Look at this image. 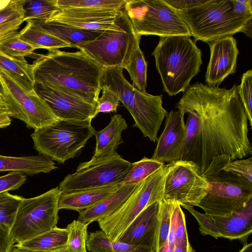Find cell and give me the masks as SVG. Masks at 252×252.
Wrapping results in <instances>:
<instances>
[{
    "label": "cell",
    "instance_id": "cell-44",
    "mask_svg": "<svg viewBox=\"0 0 252 252\" xmlns=\"http://www.w3.org/2000/svg\"><path fill=\"white\" fill-rule=\"evenodd\" d=\"M26 179V176L20 172H11L0 177V193L19 189Z\"/></svg>",
    "mask_w": 252,
    "mask_h": 252
},
{
    "label": "cell",
    "instance_id": "cell-25",
    "mask_svg": "<svg viewBox=\"0 0 252 252\" xmlns=\"http://www.w3.org/2000/svg\"><path fill=\"white\" fill-rule=\"evenodd\" d=\"M31 21L45 32L68 43L71 47L74 45L93 40L102 32L77 29L54 22Z\"/></svg>",
    "mask_w": 252,
    "mask_h": 252
},
{
    "label": "cell",
    "instance_id": "cell-10",
    "mask_svg": "<svg viewBox=\"0 0 252 252\" xmlns=\"http://www.w3.org/2000/svg\"><path fill=\"white\" fill-rule=\"evenodd\" d=\"M141 37L135 32L124 9L119 30L103 31L94 39L71 47L82 51L104 68L121 66L124 69L132 53L140 46Z\"/></svg>",
    "mask_w": 252,
    "mask_h": 252
},
{
    "label": "cell",
    "instance_id": "cell-4",
    "mask_svg": "<svg viewBox=\"0 0 252 252\" xmlns=\"http://www.w3.org/2000/svg\"><path fill=\"white\" fill-rule=\"evenodd\" d=\"M100 86L114 93L134 119L133 127L138 128L150 141L158 140V133L167 114L162 106V95H154L140 92L125 78L121 66L105 68Z\"/></svg>",
    "mask_w": 252,
    "mask_h": 252
},
{
    "label": "cell",
    "instance_id": "cell-29",
    "mask_svg": "<svg viewBox=\"0 0 252 252\" xmlns=\"http://www.w3.org/2000/svg\"><path fill=\"white\" fill-rule=\"evenodd\" d=\"M0 68L13 76L27 88H33L32 65L24 58H13L0 52Z\"/></svg>",
    "mask_w": 252,
    "mask_h": 252
},
{
    "label": "cell",
    "instance_id": "cell-6",
    "mask_svg": "<svg viewBox=\"0 0 252 252\" xmlns=\"http://www.w3.org/2000/svg\"><path fill=\"white\" fill-rule=\"evenodd\" d=\"M177 11L187 25L194 42L200 40L208 43L238 32L252 37V18L235 15L232 0H208L201 5Z\"/></svg>",
    "mask_w": 252,
    "mask_h": 252
},
{
    "label": "cell",
    "instance_id": "cell-23",
    "mask_svg": "<svg viewBox=\"0 0 252 252\" xmlns=\"http://www.w3.org/2000/svg\"><path fill=\"white\" fill-rule=\"evenodd\" d=\"M122 184L112 185L102 188L61 193L58 208L78 212L90 208L113 193Z\"/></svg>",
    "mask_w": 252,
    "mask_h": 252
},
{
    "label": "cell",
    "instance_id": "cell-36",
    "mask_svg": "<svg viewBox=\"0 0 252 252\" xmlns=\"http://www.w3.org/2000/svg\"><path fill=\"white\" fill-rule=\"evenodd\" d=\"M23 197L8 191L0 193V223L10 230Z\"/></svg>",
    "mask_w": 252,
    "mask_h": 252
},
{
    "label": "cell",
    "instance_id": "cell-27",
    "mask_svg": "<svg viewBox=\"0 0 252 252\" xmlns=\"http://www.w3.org/2000/svg\"><path fill=\"white\" fill-rule=\"evenodd\" d=\"M67 240L66 229L56 226L32 239L17 243L14 247L28 251L49 250L66 245Z\"/></svg>",
    "mask_w": 252,
    "mask_h": 252
},
{
    "label": "cell",
    "instance_id": "cell-50",
    "mask_svg": "<svg viewBox=\"0 0 252 252\" xmlns=\"http://www.w3.org/2000/svg\"><path fill=\"white\" fill-rule=\"evenodd\" d=\"M11 123V117L8 115L6 103L3 96L0 94V128L9 126Z\"/></svg>",
    "mask_w": 252,
    "mask_h": 252
},
{
    "label": "cell",
    "instance_id": "cell-22",
    "mask_svg": "<svg viewBox=\"0 0 252 252\" xmlns=\"http://www.w3.org/2000/svg\"><path fill=\"white\" fill-rule=\"evenodd\" d=\"M139 185L122 184L113 193L94 206L79 212L77 220L90 224L109 216L126 201Z\"/></svg>",
    "mask_w": 252,
    "mask_h": 252
},
{
    "label": "cell",
    "instance_id": "cell-24",
    "mask_svg": "<svg viewBox=\"0 0 252 252\" xmlns=\"http://www.w3.org/2000/svg\"><path fill=\"white\" fill-rule=\"evenodd\" d=\"M57 168L52 159L41 154L20 157L0 155V172H20L32 176L48 173Z\"/></svg>",
    "mask_w": 252,
    "mask_h": 252
},
{
    "label": "cell",
    "instance_id": "cell-48",
    "mask_svg": "<svg viewBox=\"0 0 252 252\" xmlns=\"http://www.w3.org/2000/svg\"><path fill=\"white\" fill-rule=\"evenodd\" d=\"M14 244L10 230L0 223V252H11Z\"/></svg>",
    "mask_w": 252,
    "mask_h": 252
},
{
    "label": "cell",
    "instance_id": "cell-39",
    "mask_svg": "<svg viewBox=\"0 0 252 252\" xmlns=\"http://www.w3.org/2000/svg\"><path fill=\"white\" fill-rule=\"evenodd\" d=\"M238 95L243 104L247 115L248 121L252 126V70H247L244 73L241 78V83L237 86Z\"/></svg>",
    "mask_w": 252,
    "mask_h": 252
},
{
    "label": "cell",
    "instance_id": "cell-8",
    "mask_svg": "<svg viewBox=\"0 0 252 252\" xmlns=\"http://www.w3.org/2000/svg\"><path fill=\"white\" fill-rule=\"evenodd\" d=\"M172 163L164 164L141 182L112 214L98 221L112 241H117L134 219L146 207L163 200L165 178Z\"/></svg>",
    "mask_w": 252,
    "mask_h": 252
},
{
    "label": "cell",
    "instance_id": "cell-38",
    "mask_svg": "<svg viewBox=\"0 0 252 252\" xmlns=\"http://www.w3.org/2000/svg\"><path fill=\"white\" fill-rule=\"evenodd\" d=\"M89 223L73 220L65 227L68 232V245L72 250L81 251L86 250Z\"/></svg>",
    "mask_w": 252,
    "mask_h": 252
},
{
    "label": "cell",
    "instance_id": "cell-52",
    "mask_svg": "<svg viewBox=\"0 0 252 252\" xmlns=\"http://www.w3.org/2000/svg\"><path fill=\"white\" fill-rule=\"evenodd\" d=\"M11 252H88L87 250L76 251L72 250L67 244L62 247L49 250L44 251H28L20 250L13 247Z\"/></svg>",
    "mask_w": 252,
    "mask_h": 252
},
{
    "label": "cell",
    "instance_id": "cell-2",
    "mask_svg": "<svg viewBox=\"0 0 252 252\" xmlns=\"http://www.w3.org/2000/svg\"><path fill=\"white\" fill-rule=\"evenodd\" d=\"M32 65L34 81L64 89L97 105L105 68L82 51H48L40 54Z\"/></svg>",
    "mask_w": 252,
    "mask_h": 252
},
{
    "label": "cell",
    "instance_id": "cell-14",
    "mask_svg": "<svg viewBox=\"0 0 252 252\" xmlns=\"http://www.w3.org/2000/svg\"><path fill=\"white\" fill-rule=\"evenodd\" d=\"M208 183L194 162L179 160L172 163L164 187L163 200L196 206L206 195Z\"/></svg>",
    "mask_w": 252,
    "mask_h": 252
},
{
    "label": "cell",
    "instance_id": "cell-40",
    "mask_svg": "<svg viewBox=\"0 0 252 252\" xmlns=\"http://www.w3.org/2000/svg\"><path fill=\"white\" fill-rule=\"evenodd\" d=\"M182 206L189 212L197 220L199 225V230L202 235H209L216 239L220 237L219 231L210 216L205 213L202 214L198 212L192 206L189 205Z\"/></svg>",
    "mask_w": 252,
    "mask_h": 252
},
{
    "label": "cell",
    "instance_id": "cell-1",
    "mask_svg": "<svg viewBox=\"0 0 252 252\" xmlns=\"http://www.w3.org/2000/svg\"><path fill=\"white\" fill-rule=\"evenodd\" d=\"M237 86L226 89L196 83L188 86L176 104L183 115L191 111L198 118L201 173L215 157L227 155L233 160L252 154L248 119Z\"/></svg>",
    "mask_w": 252,
    "mask_h": 252
},
{
    "label": "cell",
    "instance_id": "cell-19",
    "mask_svg": "<svg viewBox=\"0 0 252 252\" xmlns=\"http://www.w3.org/2000/svg\"><path fill=\"white\" fill-rule=\"evenodd\" d=\"M159 202L144 209L131 222L118 241L127 244L149 248L156 251Z\"/></svg>",
    "mask_w": 252,
    "mask_h": 252
},
{
    "label": "cell",
    "instance_id": "cell-42",
    "mask_svg": "<svg viewBox=\"0 0 252 252\" xmlns=\"http://www.w3.org/2000/svg\"><path fill=\"white\" fill-rule=\"evenodd\" d=\"M101 90L102 91V96L97 100L94 117L100 112H117L120 102L118 97L106 87H101Z\"/></svg>",
    "mask_w": 252,
    "mask_h": 252
},
{
    "label": "cell",
    "instance_id": "cell-13",
    "mask_svg": "<svg viewBox=\"0 0 252 252\" xmlns=\"http://www.w3.org/2000/svg\"><path fill=\"white\" fill-rule=\"evenodd\" d=\"M131 166L117 153L101 160L82 162L58 187L62 193H67L122 184Z\"/></svg>",
    "mask_w": 252,
    "mask_h": 252
},
{
    "label": "cell",
    "instance_id": "cell-7",
    "mask_svg": "<svg viewBox=\"0 0 252 252\" xmlns=\"http://www.w3.org/2000/svg\"><path fill=\"white\" fill-rule=\"evenodd\" d=\"M92 120H59L31 134L34 148L59 163L74 158L95 131Z\"/></svg>",
    "mask_w": 252,
    "mask_h": 252
},
{
    "label": "cell",
    "instance_id": "cell-54",
    "mask_svg": "<svg viewBox=\"0 0 252 252\" xmlns=\"http://www.w3.org/2000/svg\"><path fill=\"white\" fill-rule=\"evenodd\" d=\"M174 249L169 245L166 240L156 252H173Z\"/></svg>",
    "mask_w": 252,
    "mask_h": 252
},
{
    "label": "cell",
    "instance_id": "cell-37",
    "mask_svg": "<svg viewBox=\"0 0 252 252\" xmlns=\"http://www.w3.org/2000/svg\"><path fill=\"white\" fill-rule=\"evenodd\" d=\"M175 204V203L167 202L163 200L159 202L156 252L167 239L171 214Z\"/></svg>",
    "mask_w": 252,
    "mask_h": 252
},
{
    "label": "cell",
    "instance_id": "cell-49",
    "mask_svg": "<svg viewBox=\"0 0 252 252\" xmlns=\"http://www.w3.org/2000/svg\"><path fill=\"white\" fill-rule=\"evenodd\" d=\"M176 11H182L193 8L206 3L208 0H164Z\"/></svg>",
    "mask_w": 252,
    "mask_h": 252
},
{
    "label": "cell",
    "instance_id": "cell-33",
    "mask_svg": "<svg viewBox=\"0 0 252 252\" xmlns=\"http://www.w3.org/2000/svg\"><path fill=\"white\" fill-rule=\"evenodd\" d=\"M24 9L25 21H46L54 12L60 9L57 6V0H26Z\"/></svg>",
    "mask_w": 252,
    "mask_h": 252
},
{
    "label": "cell",
    "instance_id": "cell-30",
    "mask_svg": "<svg viewBox=\"0 0 252 252\" xmlns=\"http://www.w3.org/2000/svg\"><path fill=\"white\" fill-rule=\"evenodd\" d=\"M186 114V138L181 160L192 161L199 167V121L193 112L189 111Z\"/></svg>",
    "mask_w": 252,
    "mask_h": 252
},
{
    "label": "cell",
    "instance_id": "cell-15",
    "mask_svg": "<svg viewBox=\"0 0 252 252\" xmlns=\"http://www.w3.org/2000/svg\"><path fill=\"white\" fill-rule=\"evenodd\" d=\"M33 89L59 120L85 121L94 118L96 105L74 93L57 86L35 81Z\"/></svg>",
    "mask_w": 252,
    "mask_h": 252
},
{
    "label": "cell",
    "instance_id": "cell-28",
    "mask_svg": "<svg viewBox=\"0 0 252 252\" xmlns=\"http://www.w3.org/2000/svg\"><path fill=\"white\" fill-rule=\"evenodd\" d=\"M27 24L19 32V37L22 40L34 46L39 49H45L48 51L71 45L59 38L50 34L36 26L31 20L27 21Z\"/></svg>",
    "mask_w": 252,
    "mask_h": 252
},
{
    "label": "cell",
    "instance_id": "cell-11",
    "mask_svg": "<svg viewBox=\"0 0 252 252\" xmlns=\"http://www.w3.org/2000/svg\"><path fill=\"white\" fill-rule=\"evenodd\" d=\"M61 193L57 187L38 196L23 198L10 229L15 243L30 240L57 226Z\"/></svg>",
    "mask_w": 252,
    "mask_h": 252
},
{
    "label": "cell",
    "instance_id": "cell-55",
    "mask_svg": "<svg viewBox=\"0 0 252 252\" xmlns=\"http://www.w3.org/2000/svg\"><path fill=\"white\" fill-rule=\"evenodd\" d=\"M239 252H252V243L246 244Z\"/></svg>",
    "mask_w": 252,
    "mask_h": 252
},
{
    "label": "cell",
    "instance_id": "cell-56",
    "mask_svg": "<svg viewBox=\"0 0 252 252\" xmlns=\"http://www.w3.org/2000/svg\"><path fill=\"white\" fill-rule=\"evenodd\" d=\"M11 0H0V11L5 8Z\"/></svg>",
    "mask_w": 252,
    "mask_h": 252
},
{
    "label": "cell",
    "instance_id": "cell-57",
    "mask_svg": "<svg viewBox=\"0 0 252 252\" xmlns=\"http://www.w3.org/2000/svg\"><path fill=\"white\" fill-rule=\"evenodd\" d=\"M3 91H4V90H3V86H2L1 80L0 79V94H1L2 95L3 94Z\"/></svg>",
    "mask_w": 252,
    "mask_h": 252
},
{
    "label": "cell",
    "instance_id": "cell-53",
    "mask_svg": "<svg viewBox=\"0 0 252 252\" xmlns=\"http://www.w3.org/2000/svg\"><path fill=\"white\" fill-rule=\"evenodd\" d=\"M173 252H195V250L190 244L188 237H187L175 245Z\"/></svg>",
    "mask_w": 252,
    "mask_h": 252
},
{
    "label": "cell",
    "instance_id": "cell-35",
    "mask_svg": "<svg viewBox=\"0 0 252 252\" xmlns=\"http://www.w3.org/2000/svg\"><path fill=\"white\" fill-rule=\"evenodd\" d=\"M126 0H57L59 9H121Z\"/></svg>",
    "mask_w": 252,
    "mask_h": 252
},
{
    "label": "cell",
    "instance_id": "cell-46",
    "mask_svg": "<svg viewBox=\"0 0 252 252\" xmlns=\"http://www.w3.org/2000/svg\"><path fill=\"white\" fill-rule=\"evenodd\" d=\"M233 12L240 17L252 18V0H232Z\"/></svg>",
    "mask_w": 252,
    "mask_h": 252
},
{
    "label": "cell",
    "instance_id": "cell-9",
    "mask_svg": "<svg viewBox=\"0 0 252 252\" xmlns=\"http://www.w3.org/2000/svg\"><path fill=\"white\" fill-rule=\"evenodd\" d=\"M124 10L140 36H191L178 12L164 0H126Z\"/></svg>",
    "mask_w": 252,
    "mask_h": 252
},
{
    "label": "cell",
    "instance_id": "cell-18",
    "mask_svg": "<svg viewBox=\"0 0 252 252\" xmlns=\"http://www.w3.org/2000/svg\"><path fill=\"white\" fill-rule=\"evenodd\" d=\"M210 58L205 73L210 86H219L228 76L235 73L239 53L237 41L233 36H225L208 43Z\"/></svg>",
    "mask_w": 252,
    "mask_h": 252
},
{
    "label": "cell",
    "instance_id": "cell-45",
    "mask_svg": "<svg viewBox=\"0 0 252 252\" xmlns=\"http://www.w3.org/2000/svg\"><path fill=\"white\" fill-rule=\"evenodd\" d=\"M174 211L176 214L175 245L188 236L186 228L185 216L181 209V205L175 203Z\"/></svg>",
    "mask_w": 252,
    "mask_h": 252
},
{
    "label": "cell",
    "instance_id": "cell-47",
    "mask_svg": "<svg viewBox=\"0 0 252 252\" xmlns=\"http://www.w3.org/2000/svg\"><path fill=\"white\" fill-rule=\"evenodd\" d=\"M24 21L22 19L0 24V42L17 33Z\"/></svg>",
    "mask_w": 252,
    "mask_h": 252
},
{
    "label": "cell",
    "instance_id": "cell-5",
    "mask_svg": "<svg viewBox=\"0 0 252 252\" xmlns=\"http://www.w3.org/2000/svg\"><path fill=\"white\" fill-rule=\"evenodd\" d=\"M230 159L225 155L213 158L202 173L208 183V189L196 206L209 216L228 217L252 199V182L222 169Z\"/></svg>",
    "mask_w": 252,
    "mask_h": 252
},
{
    "label": "cell",
    "instance_id": "cell-12",
    "mask_svg": "<svg viewBox=\"0 0 252 252\" xmlns=\"http://www.w3.org/2000/svg\"><path fill=\"white\" fill-rule=\"evenodd\" d=\"M3 97L10 117L24 122L34 130L48 126L59 119L37 94L6 71L0 68Z\"/></svg>",
    "mask_w": 252,
    "mask_h": 252
},
{
    "label": "cell",
    "instance_id": "cell-41",
    "mask_svg": "<svg viewBox=\"0 0 252 252\" xmlns=\"http://www.w3.org/2000/svg\"><path fill=\"white\" fill-rule=\"evenodd\" d=\"M226 172L235 174L252 182V158L228 160L222 167Z\"/></svg>",
    "mask_w": 252,
    "mask_h": 252
},
{
    "label": "cell",
    "instance_id": "cell-16",
    "mask_svg": "<svg viewBox=\"0 0 252 252\" xmlns=\"http://www.w3.org/2000/svg\"><path fill=\"white\" fill-rule=\"evenodd\" d=\"M124 9V6L121 9H60L44 22H56L86 30H119Z\"/></svg>",
    "mask_w": 252,
    "mask_h": 252
},
{
    "label": "cell",
    "instance_id": "cell-17",
    "mask_svg": "<svg viewBox=\"0 0 252 252\" xmlns=\"http://www.w3.org/2000/svg\"><path fill=\"white\" fill-rule=\"evenodd\" d=\"M184 116L179 110L167 113L152 159L164 164L181 160L186 138Z\"/></svg>",
    "mask_w": 252,
    "mask_h": 252
},
{
    "label": "cell",
    "instance_id": "cell-21",
    "mask_svg": "<svg viewBox=\"0 0 252 252\" xmlns=\"http://www.w3.org/2000/svg\"><path fill=\"white\" fill-rule=\"evenodd\" d=\"M127 128V125L121 115L118 114L112 116L110 123L105 127L95 131V150L90 161L101 160L116 154L117 148L124 142L122 133Z\"/></svg>",
    "mask_w": 252,
    "mask_h": 252
},
{
    "label": "cell",
    "instance_id": "cell-26",
    "mask_svg": "<svg viewBox=\"0 0 252 252\" xmlns=\"http://www.w3.org/2000/svg\"><path fill=\"white\" fill-rule=\"evenodd\" d=\"M88 252H155L146 247L111 240L102 230L91 232L86 241Z\"/></svg>",
    "mask_w": 252,
    "mask_h": 252
},
{
    "label": "cell",
    "instance_id": "cell-51",
    "mask_svg": "<svg viewBox=\"0 0 252 252\" xmlns=\"http://www.w3.org/2000/svg\"><path fill=\"white\" fill-rule=\"evenodd\" d=\"M175 207V206H174ZM175 228H176V214L174 208L172 211L169 230L168 232L167 241L169 245L174 248L175 244Z\"/></svg>",
    "mask_w": 252,
    "mask_h": 252
},
{
    "label": "cell",
    "instance_id": "cell-32",
    "mask_svg": "<svg viewBox=\"0 0 252 252\" xmlns=\"http://www.w3.org/2000/svg\"><path fill=\"white\" fill-rule=\"evenodd\" d=\"M164 165V163L152 158L144 157L140 160L132 163V166L122 184L139 185Z\"/></svg>",
    "mask_w": 252,
    "mask_h": 252
},
{
    "label": "cell",
    "instance_id": "cell-31",
    "mask_svg": "<svg viewBox=\"0 0 252 252\" xmlns=\"http://www.w3.org/2000/svg\"><path fill=\"white\" fill-rule=\"evenodd\" d=\"M124 68L129 74L132 86L140 92L146 93L147 63L140 46L132 53Z\"/></svg>",
    "mask_w": 252,
    "mask_h": 252
},
{
    "label": "cell",
    "instance_id": "cell-34",
    "mask_svg": "<svg viewBox=\"0 0 252 252\" xmlns=\"http://www.w3.org/2000/svg\"><path fill=\"white\" fill-rule=\"evenodd\" d=\"M38 49L37 46L21 39L18 32L0 42V52L13 58L30 57L37 59L40 54L34 53L33 51Z\"/></svg>",
    "mask_w": 252,
    "mask_h": 252
},
{
    "label": "cell",
    "instance_id": "cell-3",
    "mask_svg": "<svg viewBox=\"0 0 252 252\" xmlns=\"http://www.w3.org/2000/svg\"><path fill=\"white\" fill-rule=\"evenodd\" d=\"M152 55L169 96L184 92L202 63L201 51L189 36L160 37Z\"/></svg>",
    "mask_w": 252,
    "mask_h": 252
},
{
    "label": "cell",
    "instance_id": "cell-43",
    "mask_svg": "<svg viewBox=\"0 0 252 252\" xmlns=\"http://www.w3.org/2000/svg\"><path fill=\"white\" fill-rule=\"evenodd\" d=\"M25 0H11L8 4L0 11V24L24 19Z\"/></svg>",
    "mask_w": 252,
    "mask_h": 252
},
{
    "label": "cell",
    "instance_id": "cell-20",
    "mask_svg": "<svg viewBox=\"0 0 252 252\" xmlns=\"http://www.w3.org/2000/svg\"><path fill=\"white\" fill-rule=\"evenodd\" d=\"M210 217L220 237L246 241L252 232V199L243 208L228 217Z\"/></svg>",
    "mask_w": 252,
    "mask_h": 252
}]
</instances>
